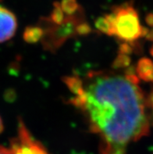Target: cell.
<instances>
[{
  "label": "cell",
  "instance_id": "3957f363",
  "mask_svg": "<svg viewBox=\"0 0 153 154\" xmlns=\"http://www.w3.org/2000/svg\"><path fill=\"white\" fill-rule=\"evenodd\" d=\"M11 147L14 154H49L41 143L31 136L22 121H20L18 135L12 141Z\"/></svg>",
  "mask_w": 153,
  "mask_h": 154
},
{
  "label": "cell",
  "instance_id": "8992f818",
  "mask_svg": "<svg viewBox=\"0 0 153 154\" xmlns=\"http://www.w3.org/2000/svg\"><path fill=\"white\" fill-rule=\"evenodd\" d=\"M44 31L42 27L40 26H30L26 28L23 38L25 41L29 43H35L42 38Z\"/></svg>",
  "mask_w": 153,
  "mask_h": 154
},
{
  "label": "cell",
  "instance_id": "8fae6325",
  "mask_svg": "<svg viewBox=\"0 0 153 154\" xmlns=\"http://www.w3.org/2000/svg\"><path fill=\"white\" fill-rule=\"evenodd\" d=\"M2 131H3V123H2V118L0 117V134L2 133Z\"/></svg>",
  "mask_w": 153,
  "mask_h": 154
},
{
  "label": "cell",
  "instance_id": "5b68a950",
  "mask_svg": "<svg viewBox=\"0 0 153 154\" xmlns=\"http://www.w3.org/2000/svg\"><path fill=\"white\" fill-rule=\"evenodd\" d=\"M135 73L141 80L153 82V61L147 57L142 58L137 63Z\"/></svg>",
  "mask_w": 153,
  "mask_h": 154
},
{
  "label": "cell",
  "instance_id": "7a4b0ae2",
  "mask_svg": "<svg viewBox=\"0 0 153 154\" xmlns=\"http://www.w3.org/2000/svg\"><path fill=\"white\" fill-rule=\"evenodd\" d=\"M95 27L103 33L114 36L129 45L145 37L148 31L140 23L137 10L128 2L115 6L110 14L98 18Z\"/></svg>",
  "mask_w": 153,
  "mask_h": 154
},
{
  "label": "cell",
  "instance_id": "9c48e42d",
  "mask_svg": "<svg viewBox=\"0 0 153 154\" xmlns=\"http://www.w3.org/2000/svg\"><path fill=\"white\" fill-rule=\"evenodd\" d=\"M146 22L148 25L153 27V14H148L146 17Z\"/></svg>",
  "mask_w": 153,
  "mask_h": 154
},
{
  "label": "cell",
  "instance_id": "52a82bcc",
  "mask_svg": "<svg viewBox=\"0 0 153 154\" xmlns=\"http://www.w3.org/2000/svg\"><path fill=\"white\" fill-rule=\"evenodd\" d=\"M60 6L64 14L67 16L74 15L81 10L77 0H62Z\"/></svg>",
  "mask_w": 153,
  "mask_h": 154
},
{
  "label": "cell",
  "instance_id": "7c38bea8",
  "mask_svg": "<svg viewBox=\"0 0 153 154\" xmlns=\"http://www.w3.org/2000/svg\"><path fill=\"white\" fill-rule=\"evenodd\" d=\"M150 53H151V56H152V57H153V45H152V47H151V50H150Z\"/></svg>",
  "mask_w": 153,
  "mask_h": 154
},
{
  "label": "cell",
  "instance_id": "6da1fadb",
  "mask_svg": "<svg viewBox=\"0 0 153 154\" xmlns=\"http://www.w3.org/2000/svg\"><path fill=\"white\" fill-rule=\"evenodd\" d=\"M134 70L92 71L73 88L71 103L100 139L101 154H125L150 131L148 98Z\"/></svg>",
  "mask_w": 153,
  "mask_h": 154
},
{
  "label": "cell",
  "instance_id": "ba28073f",
  "mask_svg": "<svg viewBox=\"0 0 153 154\" xmlns=\"http://www.w3.org/2000/svg\"><path fill=\"white\" fill-rule=\"evenodd\" d=\"M0 154H14V151L12 147L6 148L2 146H0Z\"/></svg>",
  "mask_w": 153,
  "mask_h": 154
},
{
  "label": "cell",
  "instance_id": "30bf717a",
  "mask_svg": "<svg viewBox=\"0 0 153 154\" xmlns=\"http://www.w3.org/2000/svg\"><path fill=\"white\" fill-rule=\"evenodd\" d=\"M148 106H150L151 108V109H152L153 111V88L152 90H151V93H150L149 96H148Z\"/></svg>",
  "mask_w": 153,
  "mask_h": 154
},
{
  "label": "cell",
  "instance_id": "277c9868",
  "mask_svg": "<svg viewBox=\"0 0 153 154\" xmlns=\"http://www.w3.org/2000/svg\"><path fill=\"white\" fill-rule=\"evenodd\" d=\"M17 28L16 16L10 10L0 6V43L7 42L14 37Z\"/></svg>",
  "mask_w": 153,
  "mask_h": 154
}]
</instances>
